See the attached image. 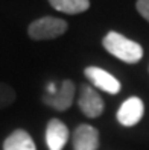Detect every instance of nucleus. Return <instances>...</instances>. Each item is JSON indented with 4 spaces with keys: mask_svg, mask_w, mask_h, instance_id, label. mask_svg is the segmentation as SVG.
I'll return each instance as SVG.
<instances>
[{
    "mask_svg": "<svg viewBox=\"0 0 149 150\" xmlns=\"http://www.w3.org/2000/svg\"><path fill=\"white\" fill-rule=\"evenodd\" d=\"M102 44L105 50L126 64H137L143 58V47L138 42L123 37L117 32H108L103 37Z\"/></svg>",
    "mask_w": 149,
    "mask_h": 150,
    "instance_id": "1",
    "label": "nucleus"
},
{
    "mask_svg": "<svg viewBox=\"0 0 149 150\" xmlns=\"http://www.w3.org/2000/svg\"><path fill=\"white\" fill-rule=\"evenodd\" d=\"M68 28V24L56 17H43L29 24L28 33L35 41L41 40H53L61 37Z\"/></svg>",
    "mask_w": 149,
    "mask_h": 150,
    "instance_id": "2",
    "label": "nucleus"
},
{
    "mask_svg": "<svg viewBox=\"0 0 149 150\" xmlns=\"http://www.w3.org/2000/svg\"><path fill=\"white\" fill-rule=\"evenodd\" d=\"M73 99H75V83L72 81H63V83L58 88L53 83H49L47 91L43 97V102L56 111H66L72 106Z\"/></svg>",
    "mask_w": 149,
    "mask_h": 150,
    "instance_id": "3",
    "label": "nucleus"
},
{
    "mask_svg": "<svg viewBox=\"0 0 149 150\" xmlns=\"http://www.w3.org/2000/svg\"><path fill=\"white\" fill-rule=\"evenodd\" d=\"M78 106L82 111V114L88 118H98L103 112V100L99 93L90 85H82L79 99H78Z\"/></svg>",
    "mask_w": 149,
    "mask_h": 150,
    "instance_id": "4",
    "label": "nucleus"
},
{
    "mask_svg": "<svg viewBox=\"0 0 149 150\" xmlns=\"http://www.w3.org/2000/svg\"><path fill=\"white\" fill-rule=\"evenodd\" d=\"M145 115V103L140 97H129L120 105L117 111V121L122 126H135Z\"/></svg>",
    "mask_w": 149,
    "mask_h": 150,
    "instance_id": "5",
    "label": "nucleus"
},
{
    "mask_svg": "<svg viewBox=\"0 0 149 150\" xmlns=\"http://www.w3.org/2000/svg\"><path fill=\"white\" fill-rule=\"evenodd\" d=\"M84 74L91 82V85H94L96 88H99V90L108 93V94L120 93V82L113 74H110L108 71H105L103 68L87 67L84 70Z\"/></svg>",
    "mask_w": 149,
    "mask_h": 150,
    "instance_id": "6",
    "label": "nucleus"
},
{
    "mask_svg": "<svg viewBox=\"0 0 149 150\" xmlns=\"http://www.w3.org/2000/svg\"><path fill=\"white\" fill-rule=\"evenodd\" d=\"M73 150H98L99 130L90 125H81L73 132Z\"/></svg>",
    "mask_w": 149,
    "mask_h": 150,
    "instance_id": "7",
    "label": "nucleus"
},
{
    "mask_svg": "<svg viewBox=\"0 0 149 150\" xmlns=\"http://www.w3.org/2000/svg\"><path fill=\"white\" fill-rule=\"evenodd\" d=\"M68 129L61 120L52 118L46 127V144L49 150H63L68 141Z\"/></svg>",
    "mask_w": 149,
    "mask_h": 150,
    "instance_id": "8",
    "label": "nucleus"
},
{
    "mask_svg": "<svg viewBox=\"0 0 149 150\" xmlns=\"http://www.w3.org/2000/svg\"><path fill=\"white\" fill-rule=\"evenodd\" d=\"M3 150H37V147L28 132L17 129L5 139Z\"/></svg>",
    "mask_w": 149,
    "mask_h": 150,
    "instance_id": "9",
    "label": "nucleus"
},
{
    "mask_svg": "<svg viewBox=\"0 0 149 150\" xmlns=\"http://www.w3.org/2000/svg\"><path fill=\"white\" fill-rule=\"evenodd\" d=\"M49 3L64 14H81L90 8V0H49Z\"/></svg>",
    "mask_w": 149,
    "mask_h": 150,
    "instance_id": "10",
    "label": "nucleus"
},
{
    "mask_svg": "<svg viewBox=\"0 0 149 150\" xmlns=\"http://www.w3.org/2000/svg\"><path fill=\"white\" fill-rule=\"evenodd\" d=\"M15 100V91L8 83H0V109L9 106Z\"/></svg>",
    "mask_w": 149,
    "mask_h": 150,
    "instance_id": "11",
    "label": "nucleus"
},
{
    "mask_svg": "<svg viewBox=\"0 0 149 150\" xmlns=\"http://www.w3.org/2000/svg\"><path fill=\"white\" fill-rule=\"evenodd\" d=\"M137 11L146 21H149V0H137Z\"/></svg>",
    "mask_w": 149,
    "mask_h": 150,
    "instance_id": "12",
    "label": "nucleus"
}]
</instances>
